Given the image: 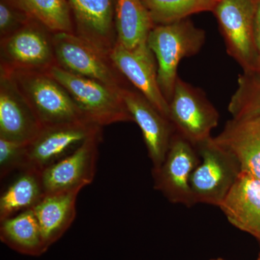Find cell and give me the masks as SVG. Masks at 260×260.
Instances as JSON below:
<instances>
[{"mask_svg":"<svg viewBox=\"0 0 260 260\" xmlns=\"http://www.w3.org/2000/svg\"><path fill=\"white\" fill-rule=\"evenodd\" d=\"M27 145L13 140L0 138V179L8 177L15 171L26 167Z\"/></svg>","mask_w":260,"mask_h":260,"instance_id":"25","label":"cell"},{"mask_svg":"<svg viewBox=\"0 0 260 260\" xmlns=\"http://www.w3.org/2000/svg\"><path fill=\"white\" fill-rule=\"evenodd\" d=\"M100 131L102 126L89 121L44 126L27 145L25 169L42 172L73 153L85 140Z\"/></svg>","mask_w":260,"mask_h":260,"instance_id":"10","label":"cell"},{"mask_svg":"<svg viewBox=\"0 0 260 260\" xmlns=\"http://www.w3.org/2000/svg\"><path fill=\"white\" fill-rule=\"evenodd\" d=\"M109 56L129 83L169 119V102L159 86L158 64L147 42L133 49L116 43Z\"/></svg>","mask_w":260,"mask_h":260,"instance_id":"12","label":"cell"},{"mask_svg":"<svg viewBox=\"0 0 260 260\" xmlns=\"http://www.w3.org/2000/svg\"><path fill=\"white\" fill-rule=\"evenodd\" d=\"M210 260H225V259H221V258H218V259H210Z\"/></svg>","mask_w":260,"mask_h":260,"instance_id":"28","label":"cell"},{"mask_svg":"<svg viewBox=\"0 0 260 260\" xmlns=\"http://www.w3.org/2000/svg\"><path fill=\"white\" fill-rule=\"evenodd\" d=\"M5 70L11 75L43 127L88 121L68 90L47 72Z\"/></svg>","mask_w":260,"mask_h":260,"instance_id":"2","label":"cell"},{"mask_svg":"<svg viewBox=\"0 0 260 260\" xmlns=\"http://www.w3.org/2000/svg\"><path fill=\"white\" fill-rule=\"evenodd\" d=\"M232 117L260 114V73L239 75L238 88L229 104Z\"/></svg>","mask_w":260,"mask_h":260,"instance_id":"24","label":"cell"},{"mask_svg":"<svg viewBox=\"0 0 260 260\" xmlns=\"http://www.w3.org/2000/svg\"><path fill=\"white\" fill-rule=\"evenodd\" d=\"M219 208L234 226L260 238V179L241 173Z\"/></svg>","mask_w":260,"mask_h":260,"instance_id":"17","label":"cell"},{"mask_svg":"<svg viewBox=\"0 0 260 260\" xmlns=\"http://www.w3.org/2000/svg\"><path fill=\"white\" fill-rule=\"evenodd\" d=\"M30 18L54 32L75 34L74 23L67 0H9Z\"/></svg>","mask_w":260,"mask_h":260,"instance_id":"22","label":"cell"},{"mask_svg":"<svg viewBox=\"0 0 260 260\" xmlns=\"http://www.w3.org/2000/svg\"><path fill=\"white\" fill-rule=\"evenodd\" d=\"M200 162L196 147L176 131L164 162L152 171L154 188L171 203L190 208L196 204L191 177Z\"/></svg>","mask_w":260,"mask_h":260,"instance_id":"9","label":"cell"},{"mask_svg":"<svg viewBox=\"0 0 260 260\" xmlns=\"http://www.w3.org/2000/svg\"><path fill=\"white\" fill-rule=\"evenodd\" d=\"M121 96L133 120L141 129L153 169H158L167 155L175 128L137 89H124Z\"/></svg>","mask_w":260,"mask_h":260,"instance_id":"14","label":"cell"},{"mask_svg":"<svg viewBox=\"0 0 260 260\" xmlns=\"http://www.w3.org/2000/svg\"><path fill=\"white\" fill-rule=\"evenodd\" d=\"M220 0H142L155 25L185 20L202 12L213 11Z\"/></svg>","mask_w":260,"mask_h":260,"instance_id":"23","label":"cell"},{"mask_svg":"<svg viewBox=\"0 0 260 260\" xmlns=\"http://www.w3.org/2000/svg\"><path fill=\"white\" fill-rule=\"evenodd\" d=\"M213 138L237 158L242 173L260 179V114L232 117Z\"/></svg>","mask_w":260,"mask_h":260,"instance_id":"16","label":"cell"},{"mask_svg":"<svg viewBox=\"0 0 260 260\" xmlns=\"http://www.w3.org/2000/svg\"><path fill=\"white\" fill-rule=\"evenodd\" d=\"M258 240H259V242H260V238H259V239H258Z\"/></svg>","mask_w":260,"mask_h":260,"instance_id":"30","label":"cell"},{"mask_svg":"<svg viewBox=\"0 0 260 260\" xmlns=\"http://www.w3.org/2000/svg\"><path fill=\"white\" fill-rule=\"evenodd\" d=\"M102 131L89 138L75 151L46 168L42 172L44 193L82 190L90 185L96 172L99 146Z\"/></svg>","mask_w":260,"mask_h":260,"instance_id":"11","label":"cell"},{"mask_svg":"<svg viewBox=\"0 0 260 260\" xmlns=\"http://www.w3.org/2000/svg\"><path fill=\"white\" fill-rule=\"evenodd\" d=\"M47 73L64 87L90 122L103 127L134 121L119 90L98 80L73 74L56 64Z\"/></svg>","mask_w":260,"mask_h":260,"instance_id":"3","label":"cell"},{"mask_svg":"<svg viewBox=\"0 0 260 260\" xmlns=\"http://www.w3.org/2000/svg\"><path fill=\"white\" fill-rule=\"evenodd\" d=\"M73 15L75 34L106 55L117 43L116 0H67Z\"/></svg>","mask_w":260,"mask_h":260,"instance_id":"13","label":"cell"},{"mask_svg":"<svg viewBox=\"0 0 260 260\" xmlns=\"http://www.w3.org/2000/svg\"><path fill=\"white\" fill-rule=\"evenodd\" d=\"M257 260H260V254H259V258H258Z\"/></svg>","mask_w":260,"mask_h":260,"instance_id":"29","label":"cell"},{"mask_svg":"<svg viewBox=\"0 0 260 260\" xmlns=\"http://www.w3.org/2000/svg\"><path fill=\"white\" fill-rule=\"evenodd\" d=\"M0 222V239L13 250L25 255L40 256L49 249L32 208Z\"/></svg>","mask_w":260,"mask_h":260,"instance_id":"19","label":"cell"},{"mask_svg":"<svg viewBox=\"0 0 260 260\" xmlns=\"http://www.w3.org/2000/svg\"><path fill=\"white\" fill-rule=\"evenodd\" d=\"M32 20L9 0H0V39L9 37Z\"/></svg>","mask_w":260,"mask_h":260,"instance_id":"26","label":"cell"},{"mask_svg":"<svg viewBox=\"0 0 260 260\" xmlns=\"http://www.w3.org/2000/svg\"><path fill=\"white\" fill-rule=\"evenodd\" d=\"M196 148L201 160L190 179L195 203L220 207L242 173L240 165L212 137Z\"/></svg>","mask_w":260,"mask_h":260,"instance_id":"4","label":"cell"},{"mask_svg":"<svg viewBox=\"0 0 260 260\" xmlns=\"http://www.w3.org/2000/svg\"><path fill=\"white\" fill-rule=\"evenodd\" d=\"M169 104V119L176 131L195 147L211 138L219 113L201 89L178 78Z\"/></svg>","mask_w":260,"mask_h":260,"instance_id":"8","label":"cell"},{"mask_svg":"<svg viewBox=\"0 0 260 260\" xmlns=\"http://www.w3.org/2000/svg\"><path fill=\"white\" fill-rule=\"evenodd\" d=\"M205 40L204 30L188 19L155 25L149 34L147 44L156 59L159 86L168 102L179 78L177 70L181 59L199 53Z\"/></svg>","mask_w":260,"mask_h":260,"instance_id":"1","label":"cell"},{"mask_svg":"<svg viewBox=\"0 0 260 260\" xmlns=\"http://www.w3.org/2000/svg\"><path fill=\"white\" fill-rule=\"evenodd\" d=\"M115 25L118 44L128 49L146 42L155 26L142 0H116Z\"/></svg>","mask_w":260,"mask_h":260,"instance_id":"20","label":"cell"},{"mask_svg":"<svg viewBox=\"0 0 260 260\" xmlns=\"http://www.w3.org/2000/svg\"><path fill=\"white\" fill-rule=\"evenodd\" d=\"M54 32L37 20L0 39V68L13 70L47 72L56 64Z\"/></svg>","mask_w":260,"mask_h":260,"instance_id":"7","label":"cell"},{"mask_svg":"<svg viewBox=\"0 0 260 260\" xmlns=\"http://www.w3.org/2000/svg\"><path fill=\"white\" fill-rule=\"evenodd\" d=\"M80 189L44 194L32 208L47 247L59 240L76 216Z\"/></svg>","mask_w":260,"mask_h":260,"instance_id":"18","label":"cell"},{"mask_svg":"<svg viewBox=\"0 0 260 260\" xmlns=\"http://www.w3.org/2000/svg\"><path fill=\"white\" fill-rule=\"evenodd\" d=\"M42 127L11 75L0 68V138L28 143Z\"/></svg>","mask_w":260,"mask_h":260,"instance_id":"15","label":"cell"},{"mask_svg":"<svg viewBox=\"0 0 260 260\" xmlns=\"http://www.w3.org/2000/svg\"><path fill=\"white\" fill-rule=\"evenodd\" d=\"M20 172L0 197V221L31 209L45 194L42 172L34 169H25Z\"/></svg>","mask_w":260,"mask_h":260,"instance_id":"21","label":"cell"},{"mask_svg":"<svg viewBox=\"0 0 260 260\" xmlns=\"http://www.w3.org/2000/svg\"><path fill=\"white\" fill-rule=\"evenodd\" d=\"M254 36L258 59V71L256 73H260V0H256Z\"/></svg>","mask_w":260,"mask_h":260,"instance_id":"27","label":"cell"},{"mask_svg":"<svg viewBox=\"0 0 260 260\" xmlns=\"http://www.w3.org/2000/svg\"><path fill=\"white\" fill-rule=\"evenodd\" d=\"M256 0H220L213 10L224 38L228 54L244 73L258 71L254 44Z\"/></svg>","mask_w":260,"mask_h":260,"instance_id":"6","label":"cell"},{"mask_svg":"<svg viewBox=\"0 0 260 260\" xmlns=\"http://www.w3.org/2000/svg\"><path fill=\"white\" fill-rule=\"evenodd\" d=\"M53 44L56 65L61 69L102 82L120 92L132 87L110 56L97 50L76 34L55 32Z\"/></svg>","mask_w":260,"mask_h":260,"instance_id":"5","label":"cell"}]
</instances>
